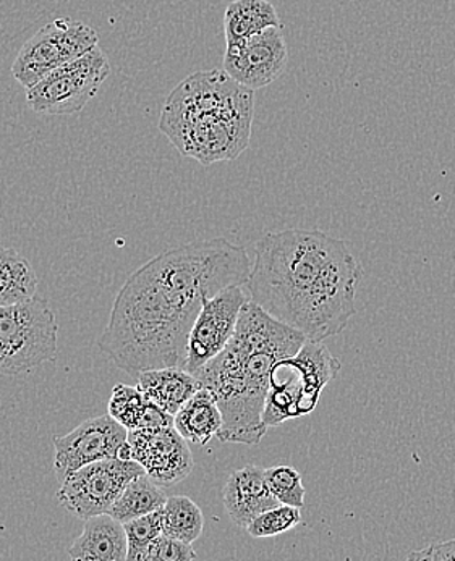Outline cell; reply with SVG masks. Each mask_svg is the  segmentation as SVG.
<instances>
[{
  "instance_id": "6da1fadb",
  "label": "cell",
  "mask_w": 455,
  "mask_h": 561,
  "mask_svg": "<svg viewBox=\"0 0 455 561\" xmlns=\"http://www.w3.org/2000/svg\"><path fill=\"white\" fill-rule=\"evenodd\" d=\"M251 265L246 248L226 238L164 251L125 282L98 345L132 376L185 367L190 332L203 301L246 285Z\"/></svg>"
},
{
  "instance_id": "7a4b0ae2",
  "label": "cell",
  "mask_w": 455,
  "mask_h": 561,
  "mask_svg": "<svg viewBox=\"0 0 455 561\" xmlns=\"http://www.w3.org/2000/svg\"><path fill=\"white\" fill-rule=\"evenodd\" d=\"M360 280L362 267L344 240L291 229L258 241L246 290L277 321L325 342L355 316Z\"/></svg>"
},
{
  "instance_id": "3957f363",
  "label": "cell",
  "mask_w": 455,
  "mask_h": 561,
  "mask_svg": "<svg viewBox=\"0 0 455 561\" xmlns=\"http://www.w3.org/2000/svg\"><path fill=\"white\" fill-rule=\"evenodd\" d=\"M307 342L304 333L277 321L248 299L229 345L193 376L216 397L223 413L217 438L224 444L258 445L264 424L271 374Z\"/></svg>"
},
{
  "instance_id": "277c9868",
  "label": "cell",
  "mask_w": 455,
  "mask_h": 561,
  "mask_svg": "<svg viewBox=\"0 0 455 561\" xmlns=\"http://www.w3.org/2000/svg\"><path fill=\"white\" fill-rule=\"evenodd\" d=\"M254 91L224 70L190 75L169 94L159 130L202 165L234 161L250 145Z\"/></svg>"
},
{
  "instance_id": "5b68a950",
  "label": "cell",
  "mask_w": 455,
  "mask_h": 561,
  "mask_svg": "<svg viewBox=\"0 0 455 561\" xmlns=\"http://www.w3.org/2000/svg\"><path fill=\"white\" fill-rule=\"evenodd\" d=\"M341 363L325 343L307 339L291 358L281 359L271 374L263 421L268 427L307 416L318 407L322 389L338 376Z\"/></svg>"
},
{
  "instance_id": "8992f818",
  "label": "cell",
  "mask_w": 455,
  "mask_h": 561,
  "mask_svg": "<svg viewBox=\"0 0 455 561\" xmlns=\"http://www.w3.org/2000/svg\"><path fill=\"white\" fill-rule=\"evenodd\" d=\"M56 314L46 299L0 306V374L30 373L57 358Z\"/></svg>"
},
{
  "instance_id": "52a82bcc",
  "label": "cell",
  "mask_w": 455,
  "mask_h": 561,
  "mask_svg": "<svg viewBox=\"0 0 455 561\" xmlns=\"http://www.w3.org/2000/svg\"><path fill=\"white\" fill-rule=\"evenodd\" d=\"M109 73L111 64L107 56L96 46L26 90V102L36 114H78L94 100Z\"/></svg>"
},
{
  "instance_id": "ba28073f",
  "label": "cell",
  "mask_w": 455,
  "mask_h": 561,
  "mask_svg": "<svg viewBox=\"0 0 455 561\" xmlns=\"http://www.w3.org/2000/svg\"><path fill=\"white\" fill-rule=\"evenodd\" d=\"M98 43L100 37L91 26L71 19L54 20L23 44L12 66L13 78L30 90L57 68L90 53Z\"/></svg>"
},
{
  "instance_id": "9c48e42d",
  "label": "cell",
  "mask_w": 455,
  "mask_h": 561,
  "mask_svg": "<svg viewBox=\"0 0 455 561\" xmlns=\"http://www.w3.org/2000/svg\"><path fill=\"white\" fill-rule=\"evenodd\" d=\"M141 474L145 469L135 460L109 458L90 462L60 484L57 499L67 512L87 522L109 513L125 488Z\"/></svg>"
},
{
  "instance_id": "30bf717a",
  "label": "cell",
  "mask_w": 455,
  "mask_h": 561,
  "mask_svg": "<svg viewBox=\"0 0 455 561\" xmlns=\"http://www.w3.org/2000/svg\"><path fill=\"white\" fill-rule=\"evenodd\" d=\"M248 299L246 285H234L203 301L202 311L190 332L183 369L195 374L229 345Z\"/></svg>"
},
{
  "instance_id": "8fae6325",
  "label": "cell",
  "mask_w": 455,
  "mask_h": 561,
  "mask_svg": "<svg viewBox=\"0 0 455 561\" xmlns=\"http://www.w3.org/2000/svg\"><path fill=\"white\" fill-rule=\"evenodd\" d=\"M128 431L112 416L87 420L67 435H57L54 444V471L60 484L78 469L90 462L118 458L122 445L127 444Z\"/></svg>"
},
{
  "instance_id": "7c38bea8",
  "label": "cell",
  "mask_w": 455,
  "mask_h": 561,
  "mask_svg": "<svg viewBox=\"0 0 455 561\" xmlns=\"http://www.w3.org/2000/svg\"><path fill=\"white\" fill-rule=\"evenodd\" d=\"M288 49L281 26H271L239 43L227 44L224 71L230 78L257 91L270 87L284 73Z\"/></svg>"
},
{
  "instance_id": "4fadbf2b",
  "label": "cell",
  "mask_w": 455,
  "mask_h": 561,
  "mask_svg": "<svg viewBox=\"0 0 455 561\" xmlns=\"http://www.w3.org/2000/svg\"><path fill=\"white\" fill-rule=\"evenodd\" d=\"M132 460L141 465L156 484L175 485L193 471L189 440L174 426L128 431Z\"/></svg>"
},
{
  "instance_id": "5bb4252c",
  "label": "cell",
  "mask_w": 455,
  "mask_h": 561,
  "mask_svg": "<svg viewBox=\"0 0 455 561\" xmlns=\"http://www.w3.org/2000/svg\"><path fill=\"white\" fill-rule=\"evenodd\" d=\"M277 505H281L280 500L271 492L260 466L237 469L224 485V506L239 528L247 529L257 516Z\"/></svg>"
},
{
  "instance_id": "9a60e30c",
  "label": "cell",
  "mask_w": 455,
  "mask_h": 561,
  "mask_svg": "<svg viewBox=\"0 0 455 561\" xmlns=\"http://www.w3.org/2000/svg\"><path fill=\"white\" fill-rule=\"evenodd\" d=\"M69 556L77 561L127 560L128 539L124 523L109 513L87 519L83 533L71 543Z\"/></svg>"
},
{
  "instance_id": "2e32d148",
  "label": "cell",
  "mask_w": 455,
  "mask_h": 561,
  "mask_svg": "<svg viewBox=\"0 0 455 561\" xmlns=\"http://www.w3.org/2000/svg\"><path fill=\"white\" fill-rule=\"evenodd\" d=\"M109 416L127 431L155 430V427L174 426V416L149 400L140 387L118 383L112 390L109 400Z\"/></svg>"
},
{
  "instance_id": "e0dca14e",
  "label": "cell",
  "mask_w": 455,
  "mask_h": 561,
  "mask_svg": "<svg viewBox=\"0 0 455 561\" xmlns=\"http://www.w3.org/2000/svg\"><path fill=\"white\" fill-rule=\"evenodd\" d=\"M138 387L149 400L175 416L177 411L202 389V383L183 367H161L141 373Z\"/></svg>"
},
{
  "instance_id": "ac0fdd59",
  "label": "cell",
  "mask_w": 455,
  "mask_h": 561,
  "mask_svg": "<svg viewBox=\"0 0 455 561\" xmlns=\"http://www.w3.org/2000/svg\"><path fill=\"white\" fill-rule=\"evenodd\" d=\"M174 427L185 440L205 447L211 438L217 437L223 427V413L216 397L211 390L202 389L195 393L174 416Z\"/></svg>"
},
{
  "instance_id": "d6986e66",
  "label": "cell",
  "mask_w": 455,
  "mask_h": 561,
  "mask_svg": "<svg viewBox=\"0 0 455 561\" xmlns=\"http://www.w3.org/2000/svg\"><path fill=\"white\" fill-rule=\"evenodd\" d=\"M271 26H281V20L270 0H234L224 15L227 44L248 39Z\"/></svg>"
},
{
  "instance_id": "ffe728a7",
  "label": "cell",
  "mask_w": 455,
  "mask_h": 561,
  "mask_svg": "<svg viewBox=\"0 0 455 561\" xmlns=\"http://www.w3.org/2000/svg\"><path fill=\"white\" fill-rule=\"evenodd\" d=\"M37 285L39 280L30 261L12 248H0V306L35 298Z\"/></svg>"
},
{
  "instance_id": "44dd1931",
  "label": "cell",
  "mask_w": 455,
  "mask_h": 561,
  "mask_svg": "<svg viewBox=\"0 0 455 561\" xmlns=\"http://www.w3.org/2000/svg\"><path fill=\"white\" fill-rule=\"evenodd\" d=\"M168 499L169 496L159 489V484H156L145 472L125 488V491L109 510V515L114 516L121 523H128L156 512V510H161Z\"/></svg>"
},
{
  "instance_id": "7402d4cb",
  "label": "cell",
  "mask_w": 455,
  "mask_h": 561,
  "mask_svg": "<svg viewBox=\"0 0 455 561\" xmlns=\"http://www.w3.org/2000/svg\"><path fill=\"white\" fill-rule=\"evenodd\" d=\"M205 516L202 508L190 496H169L162 508V534L193 543L202 536Z\"/></svg>"
},
{
  "instance_id": "603a6c76",
  "label": "cell",
  "mask_w": 455,
  "mask_h": 561,
  "mask_svg": "<svg viewBox=\"0 0 455 561\" xmlns=\"http://www.w3.org/2000/svg\"><path fill=\"white\" fill-rule=\"evenodd\" d=\"M264 476L271 492L280 500L281 505L304 508L307 491H305L300 471H297L294 466H273L264 469Z\"/></svg>"
},
{
  "instance_id": "cb8c5ba5",
  "label": "cell",
  "mask_w": 455,
  "mask_h": 561,
  "mask_svg": "<svg viewBox=\"0 0 455 561\" xmlns=\"http://www.w3.org/2000/svg\"><path fill=\"white\" fill-rule=\"evenodd\" d=\"M302 508L291 505H277L266 510L248 525V534L253 539H268L277 537L288 530L297 528L302 523Z\"/></svg>"
},
{
  "instance_id": "d4e9b609",
  "label": "cell",
  "mask_w": 455,
  "mask_h": 561,
  "mask_svg": "<svg viewBox=\"0 0 455 561\" xmlns=\"http://www.w3.org/2000/svg\"><path fill=\"white\" fill-rule=\"evenodd\" d=\"M164 508V506H162ZM162 508L124 523L128 539V561H141L149 543L162 534Z\"/></svg>"
},
{
  "instance_id": "484cf974",
  "label": "cell",
  "mask_w": 455,
  "mask_h": 561,
  "mask_svg": "<svg viewBox=\"0 0 455 561\" xmlns=\"http://www.w3.org/2000/svg\"><path fill=\"white\" fill-rule=\"evenodd\" d=\"M195 559L196 552L192 543L161 534L149 543L148 549L143 553L141 561H192Z\"/></svg>"
},
{
  "instance_id": "4316f807",
  "label": "cell",
  "mask_w": 455,
  "mask_h": 561,
  "mask_svg": "<svg viewBox=\"0 0 455 561\" xmlns=\"http://www.w3.org/2000/svg\"><path fill=\"white\" fill-rule=\"evenodd\" d=\"M409 560L455 561V539L431 543L419 552L410 553Z\"/></svg>"
}]
</instances>
